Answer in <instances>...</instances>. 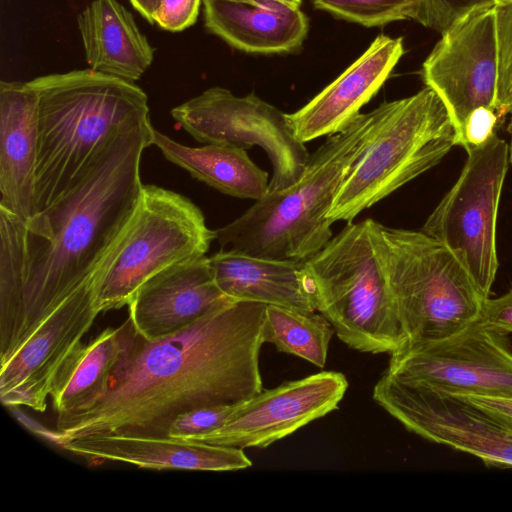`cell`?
Here are the masks:
<instances>
[{
  "label": "cell",
  "instance_id": "cell-35",
  "mask_svg": "<svg viewBox=\"0 0 512 512\" xmlns=\"http://www.w3.org/2000/svg\"><path fill=\"white\" fill-rule=\"evenodd\" d=\"M507 131L510 135V144L508 145V159L510 164L512 165V117L510 118V121L508 123Z\"/></svg>",
  "mask_w": 512,
  "mask_h": 512
},
{
  "label": "cell",
  "instance_id": "cell-21",
  "mask_svg": "<svg viewBox=\"0 0 512 512\" xmlns=\"http://www.w3.org/2000/svg\"><path fill=\"white\" fill-rule=\"evenodd\" d=\"M207 30L247 53H288L301 47L308 19L282 0H203Z\"/></svg>",
  "mask_w": 512,
  "mask_h": 512
},
{
  "label": "cell",
  "instance_id": "cell-10",
  "mask_svg": "<svg viewBox=\"0 0 512 512\" xmlns=\"http://www.w3.org/2000/svg\"><path fill=\"white\" fill-rule=\"evenodd\" d=\"M373 399L407 430L428 441L469 453L487 466L512 468V420L508 418L387 370L373 388Z\"/></svg>",
  "mask_w": 512,
  "mask_h": 512
},
{
  "label": "cell",
  "instance_id": "cell-6",
  "mask_svg": "<svg viewBox=\"0 0 512 512\" xmlns=\"http://www.w3.org/2000/svg\"><path fill=\"white\" fill-rule=\"evenodd\" d=\"M368 142L338 190L327 217L351 222L363 210L437 165L456 145L451 118L425 87L371 111Z\"/></svg>",
  "mask_w": 512,
  "mask_h": 512
},
{
  "label": "cell",
  "instance_id": "cell-25",
  "mask_svg": "<svg viewBox=\"0 0 512 512\" xmlns=\"http://www.w3.org/2000/svg\"><path fill=\"white\" fill-rule=\"evenodd\" d=\"M332 334L331 324L323 315L266 306L263 341L272 343L280 352L324 368Z\"/></svg>",
  "mask_w": 512,
  "mask_h": 512
},
{
  "label": "cell",
  "instance_id": "cell-37",
  "mask_svg": "<svg viewBox=\"0 0 512 512\" xmlns=\"http://www.w3.org/2000/svg\"><path fill=\"white\" fill-rule=\"evenodd\" d=\"M290 5L300 7L302 0H282Z\"/></svg>",
  "mask_w": 512,
  "mask_h": 512
},
{
  "label": "cell",
  "instance_id": "cell-9",
  "mask_svg": "<svg viewBox=\"0 0 512 512\" xmlns=\"http://www.w3.org/2000/svg\"><path fill=\"white\" fill-rule=\"evenodd\" d=\"M464 149L467 160L458 180L421 231L451 250L488 298L499 266L496 225L508 144L493 132Z\"/></svg>",
  "mask_w": 512,
  "mask_h": 512
},
{
  "label": "cell",
  "instance_id": "cell-34",
  "mask_svg": "<svg viewBox=\"0 0 512 512\" xmlns=\"http://www.w3.org/2000/svg\"><path fill=\"white\" fill-rule=\"evenodd\" d=\"M132 6L150 23L160 0H130Z\"/></svg>",
  "mask_w": 512,
  "mask_h": 512
},
{
  "label": "cell",
  "instance_id": "cell-11",
  "mask_svg": "<svg viewBox=\"0 0 512 512\" xmlns=\"http://www.w3.org/2000/svg\"><path fill=\"white\" fill-rule=\"evenodd\" d=\"M171 115L198 142L245 150L261 147L273 169L269 190L295 182L310 155L294 135L287 114L254 93L240 97L228 89L211 87L174 107Z\"/></svg>",
  "mask_w": 512,
  "mask_h": 512
},
{
  "label": "cell",
  "instance_id": "cell-32",
  "mask_svg": "<svg viewBox=\"0 0 512 512\" xmlns=\"http://www.w3.org/2000/svg\"><path fill=\"white\" fill-rule=\"evenodd\" d=\"M499 116L496 111L480 108L474 111L464 128L460 146L479 144L486 140L494 131Z\"/></svg>",
  "mask_w": 512,
  "mask_h": 512
},
{
  "label": "cell",
  "instance_id": "cell-18",
  "mask_svg": "<svg viewBox=\"0 0 512 512\" xmlns=\"http://www.w3.org/2000/svg\"><path fill=\"white\" fill-rule=\"evenodd\" d=\"M39 97L28 82H0V206L25 224L36 215Z\"/></svg>",
  "mask_w": 512,
  "mask_h": 512
},
{
  "label": "cell",
  "instance_id": "cell-12",
  "mask_svg": "<svg viewBox=\"0 0 512 512\" xmlns=\"http://www.w3.org/2000/svg\"><path fill=\"white\" fill-rule=\"evenodd\" d=\"M508 334L475 321L440 340L406 344L391 353L387 371L437 392L512 398Z\"/></svg>",
  "mask_w": 512,
  "mask_h": 512
},
{
  "label": "cell",
  "instance_id": "cell-13",
  "mask_svg": "<svg viewBox=\"0 0 512 512\" xmlns=\"http://www.w3.org/2000/svg\"><path fill=\"white\" fill-rule=\"evenodd\" d=\"M421 75L426 87L443 102L460 146L474 111L487 108L497 112L495 6L476 9L441 33L422 64Z\"/></svg>",
  "mask_w": 512,
  "mask_h": 512
},
{
  "label": "cell",
  "instance_id": "cell-15",
  "mask_svg": "<svg viewBox=\"0 0 512 512\" xmlns=\"http://www.w3.org/2000/svg\"><path fill=\"white\" fill-rule=\"evenodd\" d=\"M96 274V273H95ZM95 275L65 300L0 368V399L7 407L44 412L57 374L82 346L100 311Z\"/></svg>",
  "mask_w": 512,
  "mask_h": 512
},
{
  "label": "cell",
  "instance_id": "cell-23",
  "mask_svg": "<svg viewBox=\"0 0 512 512\" xmlns=\"http://www.w3.org/2000/svg\"><path fill=\"white\" fill-rule=\"evenodd\" d=\"M153 145L168 161L226 195L256 201L269 191L268 173L250 159L245 149L215 143L190 147L156 129Z\"/></svg>",
  "mask_w": 512,
  "mask_h": 512
},
{
  "label": "cell",
  "instance_id": "cell-16",
  "mask_svg": "<svg viewBox=\"0 0 512 512\" xmlns=\"http://www.w3.org/2000/svg\"><path fill=\"white\" fill-rule=\"evenodd\" d=\"M237 301L218 287L206 255L174 264L150 279L129 303V317L147 340L169 336Z\"/></svg>",
  "mask_w": 512,
  "mask_h": 512
},
{
  "label": "cell",
  "instance_id": "cell-26",
  "mask_svg": "<svg viewBox=\"0 0 512 512\" xmlns=\"http://www.w3.org/2000/svg\"><path fill=\"white\" fill-rule=\"evenodd\" d=\"M417 0H314L317 9L366 27L411 19Z\"/></svg>",
  "mask_w": 512,
  "mask_h": 512
},
{
  "label": "cell",
  "instance_id": "cell-29",
  "mask_svg": "<svg viewBox=\"0 0 512 512\" xmlns=\"http://www.w3.org/2000/svg\"><path fill=\"white\" fill-rule=\"evenodd\" d=\"M238 404L204 406L186 411L172 421L167 436L183 439L211 432L230 418Z\"/></svg>",
  "mask_w": 512,
  "mask_h": 512
},
{
  "label": "cell",
  "instance_id": "cell-24",
  "mask_svg": "<svg viewBox=\"0 0 512 512\" xmlns=\"http://www.w3.org/2000/svg\"><path fill=\"white\" fill-rule=\"evenodd\" d=\"M122 349L119 326L106 328L73 354L57 374L50 394L56 418L87 411L105 396Z\"/></svg>",
  "mask_w": 512,
  "mask_h": 512
},
{
  "label": "cell",
  "instance_id": "cell-1",
  "mask_svg": "<svg viewBox=\"0 0 512 512\" xmlns=\"http://www.w3.org/2000/svg\"><path fill=\"white\" fill-rule=\"evenodd\" d=\"M266 306L233 301L157 340L139 334L128 317L107 393L87 411L56 418V444L95 434L168 437L186 411L255 396L263 390Z\"/></svg>",
  "mask_w": 512,
  "mask_h": 512
},
{
  "label": "cell",
  "instance_id": "cell-33",
  "mask_svg": "<svg viewBox=\"0 0 512 512\" xmlns=\"http://www.w3.org/2000/svg\"><path fill=\"white\" fill-rule=\"evenodd\" d=\"M471 403L512 420V398L483 395H460Z\"/></svg>",
  "mask_w": 512,
  "mask_h": 512
},
{
  "label": "cell",
  "instance_id": "cell-30",
  "mask_svg": "<svg viewBox=\"0 0 512 512\" xmlns=\"http://www.w3.org/2000/svg\"><path fill=\"white\" fill-rule=\"evenodd\" d=\"M201 2L203 0H160L153 23L170 32L183 31L196 22Z\"/></svg>",
  "mask_w": 512,
  "mask_h": 512
},
{
  "label": "cell",
  "instance_id": "cell-19",
  "mask_svg": "<svg viewBox=\"0 0 512 512\" xmlns=\"http://www.w3.org/2000/svg\"><path fill=\"white\" fill-rule=\"evenodd\" d=\"M93 461H120L149 469L233 471L249 468L243 449L170 437L95 434L75 438L61 446Z\"/></svg>",
  "mask_w": 512,
  "mask_h": 512
},
{
  "label": "cell",
  "instance_id": "cell-7",
  "mask_svg": "<svg viewBox=\"0 0 512 512\" xmlns=\"http://www.w3.org/2000/svg\"><path fill=\"white\" fill-rule=\"evenodd\" d=\"M319 311L347 346L393 353L406 341L369 219L348 224L306 261Z\"/></svg>",
  "mask_w": 512,
  "mask_h": 512
},
{
  "label": "cell",
  "instance_id": "cell-8",
  "mask_svg": "<svg viewBox=\"0 0 512 512\" xmlns=\"http://www.w3.org/2000/svg\"><path fill=\"white\" fill-rule=\"evenodd\" d=\"M215 230L189 198L146 184L122 234L95 274L101 312L129 305L137 290L160 271L206 255Z\"/></svg>",
  "mask_w": 512,
  "mask_h": 512
},
{
  "label": "cell",
  "instance_id": "cell-31",
  "mask_svg": "<svg viewBox=\"0 0 512 512\" xmlns=\"http://www.w3.org/2000/svg\"><path fill=\"white\" fill-rule=\"evenodd\" d=\"M478 321L492 329L512 333V287L500 297L487 298Z\"/></svg>",
  "mask_w": 512,
  "mask_h": 512
},
{
  "label": "cell",
  "instance_id": "cell-22",
  "mask_svg": "<svg viewBox=\"0 0 512 512\" xmlns=\"http://www.w3.org/2000/svg\"><path fill=\"white\" fill-rule=\"evenodd\" d=\"M77 24L89 68L135 82L151 66L154 51L132 13L117 0H93Z\"/></svg>",
  "mask_w": 512,
  "mask_h": 512
},
{
  "label": "cell",
  "instance_id": "cell-28",
  "mask_svg": "<svg viewBox=\"0 0 512 512\" xmlns=\"http://www.w3.org/2000/svg\"><path fill=\"white\" fill-rule=\"evenodd\" d=\"M494 0H417L411 19L440 34L472 11Z\"/></svg>",
  "mask_w": 512,
  "mask_h": 512
},
{
  "label": "cell",
  "instance_id": "cell-20",
  "mask_svg": "<svg viewBox=\"0 0 512 512\" xmlns=\"http://www.w3.org/2000/svg\"><path fill=\"white\" fill-rule=\"evenodd\" d=\"M209 262L218 287L234 300L317 311L315 286L306 261L222 249L209 257Z\"/></svg>",
  "mask_w": 512,
  "mask_h": 512
},
{
  "label": "cell",
  "instance_id": "cell-17",
  "mask_svg": "<svg viewBox=\"0 0 512 512\" xmlns=\"http://www.w3.org/2000/svg\"><path fill=\"white\" fill-rule=\"evenodd\" d=\"M405 50L401 37L377 36L365 52L299 110L287 114L302 143L347 128L379 91Z\"/></svg>",
  "mask_w": 512,
  "mask_h": 512
},
{
  "label": "cell",
  "instance_id": "cell-4",
  "mask_svg": "<svg viewBox=\"0 0 512 512\" xmlns=\"http://www.w3.org/2000/svg\"><path fill=\"white\" fill-rule=\"evenodd\" d=\"M371 112L331 135L309 155L301 176L291 185L269 190L240 217L215 230V240L253 256L307 261L333 237L327 217L339 188L364 151Z\"/></svg>",
  "mask_w": 512,
  "mask_h": 512
},
{
  "label": "cell",
  "instance_id": "cell-14",
  "mask_svg": "<svg viewBox=\"0 0 512 512\" xmlns=\"http://www.w3.org/2000/svg\"><path fill=\"white\" fill-rule=\"evenodd\" d=\"M347 388L346 377L336 371L288 381L239 403L219 428L179 440L265 448L338 409Z\"/></svg>",
  "mask_w": 512,
  "mask_h": 512
},
{
  "label": "cell",
  "instance_id": "cell-3",
  "mask_svg": "<svg viewBox=\"0 0 512 512\" xmlns=\"http://www.w3.org/2000/svg\"><path fill=\"white\" fill-rule=\"evenodd\" d=\"M29 83L39 97L38 214L75 186L115 135L150 117L148 97L135 82L90 68Z\"/></svg>",
  "mask_w": 512,
  "mask_h": 512
},
{
  "label": "cell",
  "instance_id": "cell-36",
  "mask_svg": "<svg viewBox=\"0 0 512 512\" xmlns=\"http://www.w3.org/2000/svg\"><path fill=\"white\" fill-rule=\"evenodd\" d=\"M512 3V0H494V6H503Z\"/></svg>",
  "mask_w": 512,
  "mask_h": 512
},
{
  "label": "cell",
  "instance_id": "cell-27",
  "mask_svg": "<svg viewBox=\"0 0 512 512\" xmlns=\"http://www.w3.org/2000/svg\"><path fill=\"white\" fill-rule=\"evenodd\" d=\"M498 50L497 113L512 114V3L495 6Z\"/></svg>",
  "mask_w": 512,
  "mask_h": 512
},
{
  "label": "cell",
  "instance_id": "cell-2",
  "mask_svg": "<svg viewBox=\"0 0 512 512\" xmlns=\"http://www.w3.org/2000/svg\"><path fill=\"white\" fill-rule=\"evenodd\" d=\"M150 118L120 131L73 188L26 225L23 290L17 318L0 338L10 360L44 321L93 279L140 197V161L153 145Z\"/></svg>",
  "mask_w": 512,
  "mask_h": 512
},
{
  "label": "cell",
  "instance_id": "cell-5",
  "mask_svg": "<svg viewBox=\"0 0 512 512\" xmlns=\"http://www.w3.org/2000/svg\"><path fill=\"white\" fill-rule=\"evenodd\" d=\"M369 225L404 343L440 340L479 319L487 297L443 243L422 231L390 228L372 219Z\"/></svg>",
  "mask_w": 512,
  "mask_h": 512
}]
</instances>
